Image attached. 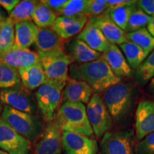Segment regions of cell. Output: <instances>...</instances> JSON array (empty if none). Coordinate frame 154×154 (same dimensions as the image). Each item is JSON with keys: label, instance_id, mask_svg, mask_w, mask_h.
<instances>
[{"label": "cell", "instance_id": "cell-1", "mask_svg": "<svg viewBox=\"0 0 154 154\" xmlns=\"http://www.w3.org/2000/svg\"><path fill=\"white\" fill-rule=\"evenodd\" d=\"M69 76L70 78L88 83L96 94L104 92L122 81V79L113 72L102 55L91 62L82 64L72 63L69 66Z\"/></svg>", "mask_w": 154, "mask_h": 154}, {"label": "cell", "instance_id": "cell-2", "mask_svg": "<svg viewBox=\"0 0 154 154\" xmlns=\"http://www.w3.org/2000/svg\"><path fill=\"white\" fill-rule=\"evenodd\" d=\"M53 121L62 132L82 134L92 138L94 136L88 119L86 107L82 103H62Z\"/></svg>", "mask_w": 154, "mask_h": 154}, {"label": "cell", "instance_id": "cell-3", "mask_svg": "<svg viewBox=\"0 0 154 154\" xmlns=\"http://www.w3.org/2000/svg\"><path fill=\"white\" fill-rule=\"evenodd\" d=\"M135 97L134 87L130 83L121 82L106 90L103 99L113 121L125 120L131 111Z\"/></svg>", "mask_w": 154, "mask_h": 154}, {"label": "cell", "instance_id": "cell-4", "mask_svg": "<svg viewBox=\"0 0 154 154\" xmlns=\"http://www.w3.org/2000/svg\"><path fill=\"white\" fill-rule=\"evenodd\" d=\"M1 119L29 141L35 140L43 131V123L37 116L7 106H4Z\"/></svg>", "mask_w": 154, "mask_h": 154}, {"label": "cell", "instance_id": "cell-5", "mask_svg": "<svg viewBox=\"0 0 154 154\" xmlns=\"http://www.w3.org/2000/svg\"><path fill=\"white\" fill-rule=\"evenodd\" d=\"M37 54L47 82L66 85L69 78V66L72 61L64 50H57L49 52L38 51Z\"/></svg>", "mask_w": 154, "mask_h": 154}, {"label": "cell", "instance_id": "cell-6", "mask_svg": "<svg viewBox=\"0 0 154 154\" xmlns=\"http://www.w3.org/2000/svg\"><path fill=\"white\" fill-rule=\"evenodd\" d=\"M64 86L47 82L37 88L35 94L37 109L42 119L47 123L54 121L61 106Z\"/></svg>", "mask_w": 154, "mask_h": 154}, {"label": "cell", "instance_id": "cell-7", "mask_svg": "<svg viewBox=\"0 0 154 154\" xmlns=\"http://www.w3.org/2000/svg\"><path fill=\"white\" fill-rule=\"evenodd\" d=\"M88 121L97 139L103 137L111 129L113 120L103 99L99 94L94 93L86 106Z\"/></svg>", "mask_w": 154, "mask_h": 154}, {"label": "cell", "instance_id": "cell-8", "mask_svg": "<svg viewBox=\"0 0 154 154\" xmlns=\"http://www.w3.org/2000/svg\"><path fill=\"white\" fill-rule=\"evenodd\" d=\"M134 130L107 132L102 137L99 154H136Z\"/></svg>", "mask_w": 154, "mask_h": 154}, {"label": "cell", "instance_id": "cell-9", "mask_svg": "<svg viewBox=\"0 0 154 154\" xmlns=\"http://www.w3.org/2000/svg\"><path fill=\"white\" fill-rule=\"evenodd\" d=\"M0 101L5 106L31 114H35L37 110L36 100L22 84L12 88L1 89Z\"/></svg>", "mask_w": 154, "mask_h": 154}, {"label": "cell", "instance_id": "cell-10", "mask_svg": "<svg viewBox=\"0 0 154 154\" xmlns=\"http://www.w3.org/2000/svg\"><path fill=\"white\" fill-rule=\"evenodd\" d=\"M0 149L8 154H30V141L0 120Z\"/></svg>", "mask_w": 154, "mask_h": 154}, {"label": "cell", "instance_id": "cell-11", "mask_svg": "<svg viewBox=\"0 0 154 154\" xmlns=\"http://www.w3.org/2000/svg\"><path fill=\"white\" fill-rule=\"evenodd\" d=\"M62 149L65 154H97L99 145L94 138L74 133L62 132Z\"/></svg>", "mask_w": 154, "mask_h": 154}, {"label": "cell", "instance_id": "cell-12", "mask_svg": "<svg viewBox=\"0 0 154 154\" xmlns=\"http://www.w3.org/2000/svg\"><path fill=\"white\" fill-rule=\"evenodd\" d=\"M62 149V131L54 121L46 125L36 145L34 154H60Z\"/></svg>", "mask_w": 154, "mask_h": 154}, {"label": "cell", "instance_id": "cell-13", "mask_svg": "<svg viewBox=\"0 0 154 154\" xmlns=\"http://www.w3.org/2000/svg\"><path fill=\"white\" fill-rule=\"evenodd\" d=\"M135 129L138 140L154 132V100L143 99L138 103L135 114Z\"/></svg>", "mask_w": 154, "mask_h": 154}, {"label": "cell", "instance_id": "cell-14", "mask_svg": "<svg viewBox=\"0 0 154 154\" xmlns=\"http://www.w3.org/2000/svg\"><path fill=\"white\" fill-rule=\"evenodd\" d=\"M88 22L97 26L111 44L120 45L128 41L126 32L113 22L106 11L98 17H90Z\"/></svg>", "mask_w": 154, "mask_h": 154}, {"label": "cell", "instance_id": "cell-15", "mask_svg": "<svg viewBox=\"0 0 154 154\" xmlns=\"http://www.w3.org/2000/svg\"><path fill=\"white\" fill-rule=\"evenodd\" d=\"M94 91L91 86L86 82L69 78L63 90L62 101L88 103Z\"/></svg>", "mask_w": 154, "mask_h": 154}, {"label": "cell", "instance_id": "cell-16", "mask_svg": "<svg viewBox=\"0 0 154 154\" xmlns=\"http://www.w3.org/2000/svg\"><path fill=\"white\" fill-rule=\"evenodd\" d=\"M88 19L87 16L77 15L73 17L59 16L56 19L51 26L63 39H68L84 29L87 24Z\"/></svg>", "mask_w": 154, "mask_h": 154}, {"label": "cell", "instance_id": "cell-17", "mask_svg": "<svg viewBox=\"0 0 154 154\" xmlns=\"http://www.w3.org/2000/svg\"><path fill=\"white\" fill-rule=\"evenodd\" d=\"M0 61L18 70L39 63L37 52L29 49H14L0 54Z\"/></svg>", "mask_w": 154, "mask_h": 154}, {"label": "cell", "instance_id": "cell-18", "mask_svg": "<svg viewBox=\"0 0 154 154\" xmlns=\"http://www.w3.org/2000/svg\"><path fill=\"white\" fill-rule=\"evenodd\" d=\"M102 57L117 76L131 78L134 74L132 68L117 44H111L109 49L102 54Z\"/></svg>", "mask_w": 154, "mask_h": 154}, {"label": "cell", "instance_id": "cell-19", "mask_svg": "<svg viewBox=\"0 0 154 154\" xmlns=\"http://www.w3.org/2000/svg\"><path fill=\"white\" fill-rule=\"evenodd\" d=\"M66 54L72 61L79 64L91 62L99 59L102 55L77 37L69 43Z\"/></svg>", "mask_w": 154, "mask_h": 154}, {"label": "cell", "instance_id": "cell-20", "mask_svg": "<svg viewBox=\"0 0 154 154\" xmlns=\"http://www.w3.org/2000/svg\"><path fill=\"white\" fill-rule=\"evenodd\" d=\"M76 37L85 42L92 49L101 54L105 53L111 45L110 42L108 41L99 29L88 22Z\"/></svg>", "mask_w": 154, "mask_h": 154}, {"label": "cell", "instance_id": "cell-21", "mask_svg": "<svg viewBox=\"0 0 154 154\" xmlns=\"http://www.w3.org/2000/svg\"><path fill=\"white\" fill-rule=\"evenodd\" d=\"M63 40L51 27H38L34 44L38 51L49 52L57 50H63Z\"/></svg>", "mask_w": 154, "mask_h": 154}, {"label": "cell", "instance_id": "cell-22", "mask_svg": "<svg viewBox=\"0 0 154 154\" xmlns=\"http://www.w3.org/2000/svg\"><path fill=\"white\" fill-rule=\"evenodd\" d=\"M38 27L32 21H26L14 25V49H29L34 44Z\"/></svg>", "mask_w": 154, "mask_h": 154}, {"label": "cell", "instance_id": "cell-23", "mask_svg": "<svg viewBox=\"0 0 154 154\" xmlns=\"http://www.w3.org/2000/svg\"><path fill=\"white\" fill-rule=\"evenodd\" d=\"M18 72L23 86L29 91L39 88L47 82V78L40 62L33 66L19 69Z\"/></svg>", "mask_w": 154, "mask_h": 154}, {"label": "cell", "instance_id": "cell-24", "mask_svg": "<svg viewBox=\"0 0 154 154\" xmlns=\"http://www.w3.org/2000/svg\"><path fill=\"white\" fill-rule=\"evenodd\" d=\"M119 46L128 64L134 70H136L150 54V53L146 51L139 46L130 41H127Z\"/></svg>", "mask_w": 154, "mask_h": 154}, {"label": "cell", "instance_id": "cell-25", "mask_svg": "<svg viewBox=\"0 0 154 154\" xmlns=\"http://www.w3.org/2000/svg\"><path fill=\"white\" fill-rule=\"evenodd\" d=\"M38 3V1L33 0L20 1L13 11L9 13V18L14 25L26 21H32V15Z\"/></svg>", "mask_w": 154, "mask_h": 154}, {"label": "cell", "instance_id": "cell-26", "mask_svg": "<svg viewBox=\"0 0 154 154\" xmlns=\"http://www.w3.org/2000/svg\"><path fill=\"white\" fill-rule=\"evenodd\" d=\"M57 14L45 5L38 2L35 11L32 15V20L34 24L38 28L51 27L56 19Z\"/></svg>", "mask_w": 154, "mask_h": 154}, {"label": "cell", "instance_id": "cell-27", "mask_svg": "<svg viewBox=\"0 0 154 154\" xmlns=\"http://www.w3.org/2000/svg\"><path fill=\"white\" fill-rule=\"evenodd\" d=\"M135 80L140 86H145L154 77V50L135 70Z\"/></svg>", "mask_w": 154, "mask_h": 154}, {"label": "cell", "instance_id": "cell-28", "mask_svg": "<svg viewBox=\"0 0 154 154\" xmlns=\"http://www.w3.org/2000/svg\"><path fill=\"white\" fill-rule=\"evenodd\" d=\"M14 44V24L7 17L0 29V54L10 51Z\"/></svg>", "mask_w": 154, "mask_h": 154}, {"label": "cell", "instance_id": "cell-29", "mask_svg": "<svg viewBox=\"0 0 154 154\" xmlns=\"http://www.w3.org/2000/svg\"><path fill=\"white\" fill-rule=\"evenodd\" d=\"M126 38L128 41L139 46L147 52L151 53L154 50V37L147 28H142L134 32H127Z\"/></svg>", "mask_w": 154, "mask_h": 154}, {"label": "cell", "instance_id": "cell-30", "mask_svg": "<svg viewBox=\"0 0 154 154\" xmlns=\"http://www.w3.org/2000/svg\"><path fill=\"white\" fill-rule=\"evenodd\" d=\"M21 84L18 70L0 61V88L5 89Z\"/></svg>", "mask_w": 154, "mask_h": 154}, {"label": "cell", "instance_id": "cell-31", "mask_svg": "<svg viewBox=\"0 0 154 154\" xmlns=\"http://www.w3.org/2000/svg\"><path fill=\"white\" fill-rule=\"evenodd\" d=\"M59 15L73 17L77 15L88 16V0H68Z\"/></svg>", "mask_w": 154, "mask_h": 154}, {"label": "cell", "instance_id": "cell-32", "mask_svg": "<svg viewBox=\"0 0 154 154\" xmlns=\"http://www.w3.org/2000/svg\"><path fill=\"white\" fill-rule=\"evenodd\" d=\"M136 7V5L125 6V7H120L118 9H111L106 12L109 14V17L113 21V22L121 29L126 32L128 19Z\"/></svg>", "mask_w": 154, "mask_h": 154}, {"label": "cell", "instance_id": "cell-33", "mask_svg": "<svg viewBox=\"0 0 154 154\" xmlns=\"http://www.w3.org/2000/svg\"><path fill=\"white\" fill-rule=\"evenodd\" d=\"M151 17L146 14L137 7L135 8L129 17L126 32H134L148 26Z\"/></svg>", "mask_w": 154, "mask_h": 154}, {"label": "cell", "instance_id": "cell-34", "mask_svg": "<svg viewBox=\"0 0 154 154\" xmlns=\"http://www.w3.org/2000/svg\"><path fill=\"white\" fill-rule=\"evenodd\" d=\"M136 154H154V132L145 136L135 147Z\"/></svg>", "mask_w": 154, "mask_h": 154}, {"label": "cell", "instance_id": "cell-35", "mask_svg": "<svg viewBox=\"0 0 154 154\" xmlns=\"http://www.w3.org/2000/svg\"><path fill=\"white\" fill-rule=\"evenodd\" d=\"M107 9L106 0H88V16L98 17L105 12Z\"/></svg>", "mask_w": 154, "mask_h": 154}, {"label": "cell", "instance_id": "cell-36", "mask_svg": "<svg viewBox=\"0 0 154 154\" xmlns=\"http://www.w3.org/2000/svg\"><path fill=\"white\" fill-rule=\"evenodd\" d=\"M107 1V9L108 11L111 9L120 8L125 6L136 5L138 1L136 0H106Z\"/></svg>", "mask_w": 154, "mask_h": 154}, {"label": "cell", "instance_id": "cell-37", "mask_svg": "<svg viewBox=\"0 0 154 154\" xmlns=\"http://www.w3.org/2000/svg\"><path fill=\"white\" fill-rule=\"evenodd\" d=\"M67 2L68 0H43L41 1V2L54 11L57 15H59V12L66 5Z\"/></svg>", "mask_w": 154, "mask_h": 154}, {"label": "cell", "instance_id": "cell-38", "mask_svg": "<svg viewBox=\"0 0 154 154\" xmlns=\"http://www.w3.org/2000/svg\"><path fill=\"white\" fill-rule=\"evenodd\" d=\"M136 6L149 16L154 15V0H140L137 2Z\"/></svg>", "mask_w": 154, "mask_h": 154}, {"label": "cell", "instance_id": "cell-39", "mask_svg": "<svg viewBox=\"0 0 154 154\" xmlns=\"http://www.w3.org/2000/svg\"><path fill=\"white\" fill-rule=\"evenodd\" d=\"M19 2L20 1L19 0H0V6H2L9 13H11Z\"/></svg>", "mask_w": 154, "mask_h": 154}, {"label": "cell", "instance_id": "cell-40", "mask_svg": "<svg viewBox=\"0 0 154 154\" xmlns=\"http://www.w3.org/2000/svg\"><path fill=\"white\" fill-rule=\"evenodd\" d=\"M146 91L150 96L154 98V77L149 82V85L146 88Z\"/></svg>", "mask_w": 154, "mask_h": 154}, {"label": "cell", "instance_id": "cell-41", "mask_svg": "<svg viewBox=\"0 0 154 154\" xmlns=\"http://www.w3.org/2000/svg\"><path fill=\"white\" fill-rule=\"evenodd\" d=\"M147 29L151 34V35L154 37V15L151 17V21L147 26Z\"/></svg>", "mask_w": 154, "mask_h": 154}, {"label": "cell", "instance_id": "cell-42", "mask_svg": "<svg viewBox=\"0 0 154 154\" xmlns=\"http://www.w3.org/2000/svg\"><path fill=\"white\" fill-rule=\"evenodd\" d=\"M6 18H7V17H5V16H4L2 12L0 11V22H3V21H5Z\"/></svg>", "mask_w": 154, "mask_h": 154}, {"label": "cell", "instance_id": "cell-43", "mask_svg": "<svg viewBox=\"0 0 154 154\" xmlns=\"http://www.w3.org/2000/svg\"><path fill=\"white\" fill-rule=\"evenodd\" d=\"M2 111H3V107L2 106V103L0 101V120H1V117H2Z\"/></svg>", "mask_w": 154, "mask_h": 154}, {"label": "cell", "instance_id": "cell-44", "mask_svg": "<svg viewBox=\"0 0 154 154\" xmlns=\"http://www.w3.org/2000/svg\"><path fill=\"white\" fill-rule=\"evenodd\" d=\"M0 154H8V153H6V152L2 151V150H0Z\"/></svg>", "mask_w": 154, "mask_h": 154}, {"label": "cell", "instance_id": "cell-45", "mask_svg": "<svg viewBox=\"0 0 154 154\" xmlns=\"http://www.w3.org/2000/svg\"><path fill=\"white\" fill-rule=\"evenodd\" d=\"M3 22H4V21H3ZM3 22H0V29H1V26H2V25Z\"/></svg>", "mask_w": 154, "mask_h": 154}]
</instances>
